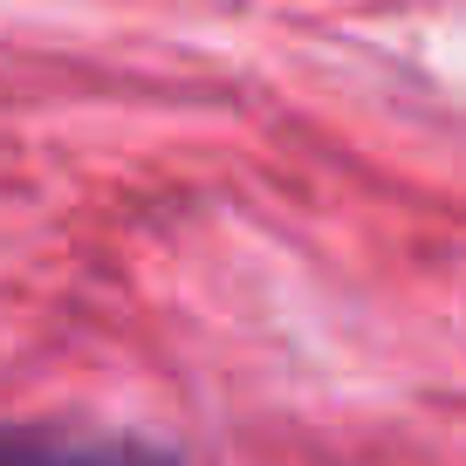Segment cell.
<instances>
[{"label":"cell","mask_w":466,"mask_h":466,"mask_svg":"<svg viewBox=\"0 0 466 466\" xmlns=\"http://www.w3.org/2000/svg\"><path fill=\"white\" fill-rule=\"evenodd\" d=\"M0 466H172V460L151 446H110V439L0 432Z\"/></svg>","instance_id":"obj_1"}]
</instances>
